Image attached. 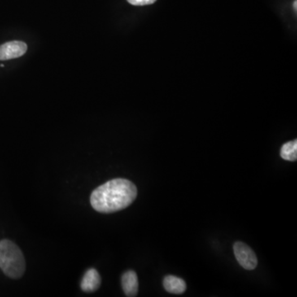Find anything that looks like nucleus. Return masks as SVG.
Returning <instances> with one entry per match:
<instances>
[{
  "instance_id": "obj_1",
  "label": "nucleus",
  "mask_w": 297,
  "mask_h": 297,
  "mask_svg": "<svg viewBox=\"0 0 297 297\" xmlns=\"http://www.w3.org/2000/svg\"><path fill=\"white\" fill-rule=\"evenodd\" d=\"M137 197V189L132 182L124 179L110 180L93 190L90 202L101 213H112L127 208Z\"/></svg>"
},
{
  "instance_id": "obj_2",
  "label": "nucleus",
  "mask_w": 297,
  "mask_h": 297,
  "mask_svg": "<svg viewBox=\"0 0 297 297\" xmlns=\"http://www.w3.org/2000/svg\"><path fill=\"white\" fill-rule=\"evenodd\" d=\"M0 268L7 277L19 279L26 270L23 252L16 244L9 240L0 241Z\"/></svg>"
},
{
  "instance_id": "obj_3",
  "label": "nucleus",
  "mask_w": 297,
  "mask_h": 297,
  "mask_svg": "<svg viewBox=\"0 0 297 297\" xmlns=\"http://www.w3.org/2000/svg\"><path fill=\"white\" fill-rule=\"evenodd\" d=\"M234 256L242 268L246 270H254L258 265V259L251 249L243 242L234 245Z\"/></svg>"
},
{
  "instance_id": "obj_4",
  "label": "nucleus",
  "mask_w": 297,
  "mask_h": 297,
  "mask_svg": "<svg viewBox=\"0 0 297 297\" xmlns=\"http://www.w3.org/2000/svg\"><path fill=\"white\" fill-rule=\"evenodd\" d=\"M27 50V44L23 41H9L0 45V61H8L23 56Z\"/></svg>"
},
{
  "instance_id": "obj_5",
  "label": "nucleus",
  "mask_w": 297,
  "mask_h": 297,
  "mask_svg": "<svg viewBox=\"0 0 297 297\" xmlns=\"http://www.w3.org/2000/svg\"><path fill=\"white\" fill-rule=\"evenodd\" d=\"M101 285V277L98 271L90 268L87 271L81 281V289L84 292H94L99 288Z\"/></svg>"
},
{
  "instance_id": "obj_6",
  "label": "nucleus",
  "mask_w": 297,
  "mask_h": 297,
  "mask_svg": "<svg viewBox=\"0 0 297 297\" xmlns=\"http://www.w3.org/2000/svg\"><path fill=\"white\" fill-rule=\"evenodd\" d=\"M122 286L127 296L134 297L137 295L139 290L138 277L136 272L127 271L122 277Z\"/></svg>"
},
{
  "instance_id": "obj_7",
  "label": "nucleus",
  "mask_w": 297,
  "mask_h": 297,
  "mask_svg": "<svg viewBox=\"0 0 297 297\" xmlns=\"http://www.w3.org/2000/svg\"><path fill=\"white\" fill-rule=\"evenodd\" d=\"M163 287L168 292L180 295L184 293L187 289V284L184 280L180 277L168 275L163 279Z\"/></svg>"
},
{
  "instance_id": "obj_8",
  "label": "nucleus",
  "mask_w": 297,
  "mask_h": 297,
  "mask_svg": "<svg viewBox=\"0 0 297 297\" xmlns=\"http://www.w3.org/2000/svg\"><path fill=\"white\" fill-rule=\"evenodd\" d=\"M281 157L287 161H295L297 159V141H289L284 144L281 149Z\"/></svg>"
},
{
  "instance_id": "obj_9",
  "label": "nucleus",
  "mask_w": 297,
  "mask_h": 297,
  "mask_svg": "<svg viewBox=\"0 0 297 297\" xmlns=\"http://www.w3.org/2000/svg\"><path fill=\"white\" fill-rule=\"evenodd\" d=\"M131 5L135 6H144V5H152L156 0H127Z\"/></svg>"
},
{
  "instance_id": "obj_10",
  "label": "nucleus",
  "mask_w": 297,
  "mask_h": 297,
  "mask_svg": "<svg viewBox=\"0 0 297 297\" xmlns=\"http://www.w3.org/2000/svg\"><path fill=\"white\" fill-rule=\"evenodd\" d=\"M293 7L295 9V11H296L297 9V1L295 0V2H294V5H293Z\"/></svg>"
}]
</instances>
